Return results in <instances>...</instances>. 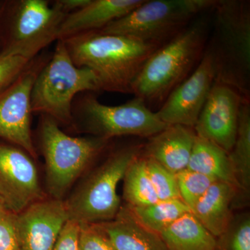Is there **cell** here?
<instances>
[{"instance_id":"obj_1","label":"cell","mask_w":250,"mask_h":250,"mask_svg":"<svg viewBox=\"0 0 250 250\" xmlns=\"http://www.w3.org/2000/svg\"><path fill=\"white\" fill-rule=\"evenodd\" d=\"M72 62L95 74L103 91L131 93L147 59L161 47L128 37L90 31L62 39Z\"/></svg>"},{"instance_id":"obj_2","label":"cell","mask_w":250,"mask_h":250,"mask_svg":"<svg viewBox=\"0 0 250 250\" xmlns=\"http://www.w3.org/2000/svg\"><path fill=\"white\" fill-rule=\"evenodd\" d=\"M209 19L196 18L147 59L131 86V94L147 107H160L169 95L190 76L207 47ZM152 110V109H151Z\"/></svg>"},{"instance_id":"obj_3","label":"cell","mask_w":250,"mask_h":250,"mask_svg":"<svg viewBox=\"0 0 250 250\" xmlns=\"http://www.w3.org/2000/svg\"><path fill=\"white\" fill-rule=\"evenodd\" d=\"M213 30L206 49L214 65L215 82L250 99V3L217 0Z\"/></svg>"},{"instance_id":"obj_4","label":"cell","mask_w":250,"mask_h":250,"mask_svg":"<svg viewBox=\"0 0 250 250\" xmlns=\"http://www.w3.org/2000/svg\"><path fill=\"white\" fill-rule=\"evenodd\" d=\"M57 42L53 54L34 82L31 112L48 116L57 123L69 124L75 96L83 92L101 91V88L95 74L87 67L76 66L63 41Z\"/></svg>"},{"instance_id":"obj_5","label":"cell","mask_w":250,"mask_h":250,"mask_svg":"<svg viewBox=\"0 0 250 250\" xmlns=\"http://www.w3.org/2000/svg\"><path fill=\"white\" fill-rule=\"evenodd\" d=\"M216 2L217 0H145L129 14L99 31L161 46L186 29L199 15L213 9Z\"/></svg>"},{"instance_id":"obj_6","label":"cell","mask_w":250,"mask_h":250,"mask_svg":"<svg viewBox=\"0 0 250 250\" xmlns=\"http://www.w3.org/2000/svg\"><path fill=\"white\" fill-rule=\"evenodd\" d=\"M143 146H126L113 152L65 202L69 220L99 224L116 218L122 207L117 188L130 164L141 155Z\"/></svg>"},{"instance_id":"obj_7","label":"cell","mask_w":250,"mask_h":250,"mask_svg":"<svg viewBox=\"0 0 250 250\" xmlns=\"http://www.w3.org/2000/svg\"><path fill=\"white\" fill-rule=\"evenodd\" d=\"M41 139L45 156L47 184L56 200L62 197L93 159L107 147L110 140L96 137H72L58 123L41 116Z\"/></svg>"},{"instance_id":"obj_8","label":"cell","mask_w":250,"mask_h":250,"mask_svg":"<svg viewBox=\"0 0 250 250\" xmlns=\"http://www.w3.org/2000/svg\"><path fill=\"white\" fill-rule=\"evenodd\" d=\"M68 15L59 0H21L14 5L7 41L1 53L32 60L45 47L59 40L64 19Z\"/></svg>"},{"instance_id":"obj_9","label":"cell","mask_w":250,"mask_h":250,"mask_svg":"<svg viewBox=\"0 0 250 250\" xmlns=\"http://www.w3.org/2000/svg\"><path fill=\"white\" fill-rule=\"evenodd\" d=\"M77 109L88 131L107 140L123 136L149 139L167 126L137 98L118 106H107L88 93L81 98Z\"/></svg>"},{"instance_id":"obj_10","label":"cell","mask_w":250,"mask_h":250,"mask_svg":"<svg viewBox=\"0 0 250 250\" xmlns=\"http://www.w3.org/2000/svg\"><path fill=\"white\" fill-rule=\"evenodd\" d=\"M48 59L38 56L0 89V137L19 146L32 157L36 152L31 132V91Z\"/></svg>"},{"instance_id":"obj_11","label":"cell","mask_w":250,"mask_h":250,"mask_svg":"<svg viewBox=\"0 0 250 250\" xmlns=\"http://www.w3.org/2000/svg\"><path fill=\"white\" fill-rule=\"evenodd\" d=\"M245 99L233 87L215 82L194 127L195 134L229 152L236 140Z\"/></svg>"},{"instance_id":"obj_12","label":"cell","mask_w":250,"mask_h":250,"mask_svg":"<svg viewBox=\"0 0 250 250\" xmlns=\"http://www.w3.org/2000/svg\"><path fill=\"white\" fill-rule=\"evenodd\" d=\"M215 72L209 52L205 49L198 65L180 83L156 111L166 125L195 127L215 82Z\"/></svg>"},{"instance_id":"obj_13","label":"cell","mask_w":250,"mask_h":250,"mask_svg":"<svg viewBox=\"0 0 250 250\" xmlns=\"http://www.w3.org/2000/svg\"><path fill=\"white\" fill-rule=\"evenodd\" d=\"M37 169L22 149L0 145V198L10 210L19 214L42 200Z\"/></svg>"},{"instance_id":"obj_14","label":"cell","mask_w":250,"mask_h":250,"mask_svg":"<svg viewBox=\"0 0 250 250\" xmlns=\"http://www.w3.org/2000/svg\"><path fill=\"white\" fill-rule=\"evenodd\" d=\"M69 220L65 202L41 200L18 214L19 250H52Z\"/></svg>"},{"instance_id":"obj_15","label":"cell","mask_w":250,"mask_h":250,"mask_svg":"<svg viewBox=\"0 0 250 250\" xmlns=\"http://www.w3.org/2000/svg\"><path fill=\"white\" fill-rule=\"evenodd\" d=\"M196 134L193 128L179 125L165 129L148 139L143 154L177 174L187 169Z\"/></svg>"},{"instance_id":"obj_16","label":"cell","mask_w":250,"mask_h":250,"mask_svg":"<svg viewBox=\"0 0 250 250\" xmlns=\"http://www.w3.org/2000/svg\"><path fill=\"white\" fill-rule=\"evenodd\" d=\"M145 0H90L78 11L67 15L59 34V40L87 31L101 30L110 23L124 17Z\"/></svg>"},{"instance_id":"obj_17","label":"cell","mask_w":250,"mask_h":250,"mask_svg":"<svg viewBox=\"0 0 250 250\" xmlns=\"http://www.w3.org/2000/svg\"><path fill=\"white\" fill-rule=\"evenodd\" d=\"M98 225L116 250H167L159 234L140 223L126 206L113 220Z\"/></svg>"},{"instance_id":"obj_18","label":"cell","mask_w":250,"mask_h":250,"mask_svg":"<svg viewBox=\"0 0 250 250\" xmlns=\"http://www.w3.org/2000/svg\"><path fill=\"white\" fill-rule=\"evenodd\" d=\"M236 192V188L231 184L216 181L190 210L216 238L227 229L232 220V205Z\"/></svg>"},{"instance_id":"obj_19","label":"cell","mask_w":250,"mask_h":250,"mask_svg":"<svg viewBox=\"0 0 250 250\" xmlns=\"http://www.w3.org/2000/svg\"><path fill=\"white\" fill-rule=\"evenodd\" d=\"M238 184L232 208L248 204L250 194V100L245 99L240 111L236 140L228 153Z\"/></svg>"},{"instance_id":"obj_20","label":"cell","mask_w":250,"mask_h":250,"mask_svg":"<svg viewBox=\"0 0 250 250\" xmlns=\"http://www.w3.org/2000/svg\"><path fill=\"white\" fill-rule=\"evenodd\" d=\"M159 236L167 250H216L217 238L194 216L186 213Z\"/></svg>"},{"instance_id":"obj_21","label":"cell","mask_w":250,"mask_h":250,"mask_svg":"<svg viewBox=\"0 0 250 250\" xmlns=\"http://www.w3.org/2000/svg\"><path fill=\"white\" fill-rule=\"evenodd\" d=\"M187 169L231 184L238 192V184L228 152L197 135Z\"/></svg>"},{"instance_id":"obj_22","label":"cell","mask_w":250,"mask_h":250,"mask_svg":"<svg viewBox=\"0 0 250 250\" xmlns=\"http://www.w3.org/2000/svg\"><path fill=\"white\" fill-rule=\"evenodd\" d=\"M134 218L148 229L159 234L176 220L190 212L180 199L164 200L143 207H129Z\"/></svg>"},{"instance_id":"obj_23","label":"cell","mask_w":250,"mask_h":250,"mask_svg":"<svg viewBox=\"0 0 250 250\" xmlns=\"http://www.w3.org/2000/svg\"><path fill=\"white\" fill-rule=\"evenodd\" d=\"M123 180V197L129 207H143L159 201L148 175L146 158L142 153L130 164Z\"/></svg>"},{"instance_id":"obj_24","label":"cell","mask_w":250,"mask_h":250,"mask_svg":"<svg viewBox=\"0 0 250 250\" xmlns=\"http://www.w3.org/2000/svg\"><path fill=\"white\" fill-rule=\"evenodd\" d=\"M216 250H250V216H233L227 229L217 238Z\"/></svg>"},{"instance_id":"obj_25","label":"cell","mask_w":250,"mask_h":250,"mask_svg":"<svg viewBox=\"0 0 250 250\" xmlns=\"http://www.w3.org/2000/svg\"><path fill=\"white\" fill-rule=\"evenodd\" d=\"M180 199L191 210L197 202L216 180L186 169L176 174Z\"/></svg>"},{"instance_id":"obj_26","label":"cell","mask_w":250,"mask_h":250,"mask_svg":"<svg viewBox=\"0 0 250 250\" xmlns=\"http://www.w3.org/2000/svg\"><path fill=\"white\" fill-rule=\"evenodd\" d=\"M145 158L148 175L159 200L164 201L180 199L176 174L154 159L146 156Z\"/></svg>"},{"instance_id":"obj_27","label":"cell","mask_w":250,"mask_h":250,"mask_svg":"<svg viewBox=\"0 0 250 250\" xmlns=\"http://www.w3.org/2000/svg\"><path fill=\"white\" fill-rule=\"evenodd\" d=\"M77 250H116L98 224H80Z\"/></svg>"},{"instance_id":"obj_28","label":"cell","mask_w":250,"mask_h":250,"mask_svg":"<svg viewBox=\"0 0 250 250\" xmlns=\"http://www.w3.org/2000/svg\"><path fill=\"white\" fill-rule=\"evenodd\" d=\"M0 250H19L18 214L0 204Z\"/></svg>"},{"instance_id":"obj_29","label":"cell","mask_w":250,"mask_h":250,"mask_svg":"<svg viewBox=\"0 0 250 250\" xmlns=\"http://www.w3.org/2000/svg\"><path fill=\"white\" fill-rule=\"evenodd\" d=\"M31 61L0 52V89L16 78Z\"/></svg>"},{"instance_id":"obj_30","label":"cell","mask_w":250,"mask_h":250,"mask_svg":"<svg viewBox=\"0 0 250 250\" xmlns=\"http://www.w3.org/2000/svg\"><path fill=\"white\" fill-rule=\"evenodd\" d=\"M80 224L74 220H68L59 233L52 250H77Z\"/></svg>"},{"instance_id":"obj_31","label":"cell","mask_w":250,"mask_h":250,"mask_svg":"<svg viewBox=\"0 0 250 250\" xmlns=\"http://www.w3.org/2000/svg\"><path fill=\"white\" fill-rule=\"evenodd\" d=\"M59 1L62 9L70 14L84 7L90 0H59Z\"/></svg>"},{"instance_id":"obj_32","label":"cell","mask_w":250,"mask_h":250,"mask_svg":"<svg viewBox=\"0 0 250 250\" xmlns=\"http://www.w3.org/2000/svg\"><path fill=\"white\" fill-rule=\"evenodd\" d=\"M1 203V198H0V204Z\"/></svg>"},{"instance_id":"obj_33","label":"cell","mask_w":250,"mask_h":250,"mask_svg":"<svg viewBox=\"0 0 250 250\" xmlns=\"http://www.w3.org/2000/svg\"><path fill=\"white\" fill-rule=\"evenodd\" d=\"M1 8H0V12H1Z\"/></svg>"}]
</instances>
